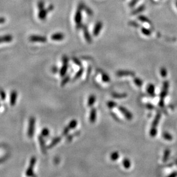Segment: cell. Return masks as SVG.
Here are the masks:
<instances>
[{
	"instance_id": "48",
	"label": "cell",
	"mask_w": 177,
	"mask_h": 177,
	"mask_svg": "<svg viewBox=\"0 0 177 177\" xmlns=\"http://www.w3.org/2000/svg\"><path fill=\"white\" fill-rule=\"evenodd\" d=\"M113 115V118H115V119H116V120H117V117L116 116V115H115V113H114V114L113 113V115Z\"/></svg>"
},
{
	"instance_id": "21",
	"label": "cell",
	"mask_w": 177,
	"mask_h": 177,
	"mask_svg": "<svg viewBox=\"0 0 177 177\" xmlns=\"http://www.w3.org/2000/svg\"><path fill=\"white\" fill-rule=\"evenodd\" d=\"M170 152H171V151L169 149H166L164 151V154H163V158H162V160L163 162H166L168 160V159L170 156Z\"/></svg>"
},
{
	"instance_id": "20",
	"label": "cell",
	"mask_w": 177,
	"mask_h": 177,
	"mask_svg": "<svg viewBox=\"0 0 177 177\" xmlns=\"http://www.w3.org/2000/svg\"><path fill=\"white\" fill-rule=\"evenodd\" d=\"M38 140H39V142H40V146H41V150H42V151L43 153H46V147H45V143H44V141L43 140V138H42V135L41 136H40L38 137Z\"/></svg>"
},
{
	"instance_id": "1",
	"label": "cell",
	"mask_w": 177,
	"mask_h": 177,
	"mask_svg": "<svg viewBox=\"0 0 177 177\" xmlns=\"http://www.w3.org/2000/svg\"><path fill=\"white\" fill-rule=\"evenodd\" d=\"M161 116L162 115L160 113H158L155 116L154 119L152 123L151 128L150 130V135L152 138L156 137L157 134V126L161 118Z\"/></svg>"
},
{
	"instance_id": "47",
	"label": "cell",
	"mask_w": 177,
	"mask_h": 177,
	"mask_svg": "<svg viewBox=\"0 0 177 177\" xmlns=\"http://www.w3.org/2000/svg\"><path fill=\"white\" fill-rule=\"evenodd\" d=\"M177 176V172L176 171L172 172L171 174L168 175V176Z\"/></svg>"
},
{
	"instance_id": "7",
	"label": "cell",
	"mask_w": 177,
	"mask_h": 177,
	"mask_svg": "<svg viewBox=\"0 0 177 177\" xmlns=\"http://www.w3.org/2000/svg\"><path fill=\"white\" fill-rule=\"evenodd\" d=\"M36 158L33 157L31 158L28 169L26 171V175L27 176H32L33 175V167L36 163Z\"/></svg>"
},
{
	"instance_id": "12",
	"label": "cell",
	"mask_w": 177,
	"mask_h": 177,
	"mask_svg": "<svg viewBox=\"0 0 177 177\" xmlns=\"http://www.w3.org/2000/svg\"><path fill=\"white\" fill-rule=\"evenodd\" d=\"M13 40V36L11 34H6L5 36H0V43L10 42Z\"/></svg>"
},
{
	"instance_id": "23",
	"label": "cell",
	"mask_w": 177,
	"mask_h": 177,
	"mask_svg": "<svg viewBox=\"0 0 177 177\" xmlns=\"http://www.w3.org/2000/svg\"><path fill=\"white\" fill-rule=\"evenodd\" d=\"M60 140H61V138H60V137H57V138H56L54 139H53V140L52 141V142H51V143L49 144V145L47 147V148H52L53 146H54L56 144H57L59 142H60Z\"/></svg>"
},
{
	"instance_id": "25",
	"label": "cell",
	"mask_w": 177,
	"mask_h": 177,
	"mask_svg": "<svg viewBox=\"0 0 177 177\" xmlns=\"http://www.w3.org/2000/svg\"><path fill=\"white\" fill-rule=\"evenodd\" d=\"M96 101V97L95 95H92L89 96V99H88V105L89 107H91L93 105V104H94V103Z\"/></svg>"
},
{
	"instance_id": "26",
	"label": "cell",
	"mask_w": 177,
	"mask_h": 177,
	"mask_svg": "<svg viewBox=\"0 0 177 177\" xmlns=\"http://www.w3.org/2000/svg\"><path fill=\"white\" fill-rule=\"evenodd\" d=\"M123 165L125 168L129 169L131 167V165L130 160L128 158H125L123 160Z\"/></svg>"
},
{
	"instance_id": "10",
	"label": "cell",
	"mask_w": 177,
	"mask_h": 177,
	"mask_svg": "<svg viewBox=\"0 0 177 177\" xmlns=\"http://www.w3.org/2000/svg\"><path fill=\"white\" fill-rule=\"evenodd\" d=\"M68 60L67 57H64L63 58V66L60 70V76L62 77H63L67 72V71L68 69Z\"/></svg>"
},
{
	"instance_id": "42",
	"label": "cell",
	"mask_w": 177,
	"mask_h": 177,
	"mask_svg": "<svg viewBox=\"0 0 177 177\" xmlns=\"http://www.w3.org/2000/svg\"><path fill=\"white\" fill-rule=\"evenodd\" d=\"M0 94H1V97L2 99H3V100H4L5 98V96H6L5 93L4 92V91H0Z\"/></svg>"
},
{
	"instance_id": "24",
	"label": "cell",
	"mask_w": 177,
	"mask_h": 177,
	"mask_svg": "<svg viewBox=\"0 0 177 177\" xmlns=\"http://www.w3.org/2000/svg\"><path fill=\"white\" fill-rule=\"evenodd\" d=\"M162 137L167 141H171L173 139V137H172V135L170 133H167V132H164L162 134Z\"/></svg>"
},
{
	"instance_id": "27",
	"label": "cell",
	"mask_w": 177,
	"mask_h": 177,
	"mask_svg": "<svg viewBox=\"0 0 177 177\" xmlns=\"http://www.w3.org/2000/svg\"><path fill=\"white\" fill-rule=\"evenodd\" d=\"M134 82L135 84V85L139 87H141L143 85V81L139 78H134Z\"/></svg>"
},
{
	"instance_id": "19",
	"label": "cell",
	"mask_w": 177,
	"mask_h": 177,
	"mask_svg": "<svg viewBox=\"0 0 177 177\" xmlns=\"http://www.w3.org/2000/svg\"><path fill=\"white\" fill-rule=\"evenodd\" d=\"M17 92L16 91H14L11 93V105H15L16 104V99H17Z\"/></svg>"
},
{
	"instance_id": "30",
	"label": "cell",
	"mask_w": 177,
	"mask_h": 177,
	"mask_svg": "<svg viewBox=\"0 0 177 177\" xmlns=\"http://www.w3.org/2000/svg\"><path fill=\"white\" fill-rule=\"evenodd\" d=\"M141 31L142 32V33L143 34H145V36H149L151 34V31L149 29L146 28H142V29H141Z\"/></svg>"
},
{
	"instance_id": "32",
	"label": "cell",
	"mask_w": 177,
	"mask_h": 177,
	"mask_svg": "<svg viewBox=\"0 0 177 177\" xmlns=\"http://www.w3.org/2000/svg\"><path fill=\"white\" fill-rule=\"evenodd\" d=\"M138 19L141 21H142V22H143V23H150L151 22H150V21L149 20V19L147 18V17H145V16H139V17H138Z\"/></svg>"
},
{
	"instance_id": "6",
	"label": "cell",
	"mask_w": 177,
	"mask_h": 177,
	"mask_svg": "<svg viewBox=\"0 0 177 177\" xmlns=\"http://www.w3.org/2000/svg\"><path fill=\"white\" fill-rule=\"evenodd\" d=\"M29 41L32 42H45L47 41L46 37L41 36L32 35L29 38Z\"/></svg>"
},
{
	"instance_id": "46",
	"label": "cell",
	"mask_w": 177,
	"mask_h": 177,
	"mask_svg": "<svg viewBox=\"0 0 177 177\" xmlns=\"http://www.w3.org/2000/svg\"><path fill=\"white\" fill-rule=\"evenodd\" d=\"M6 20L5 18H3V17H0V24H4L5 23Z\"/></svg>"
},
{
	"instance_id": "11",
	"label": "cell",
	"mask_w": 177,
	"mask_h": 177,
	"mask_svg": "<svg viewBox=\"0 0 177 177\" xmlns=\"http://www.w3.org/2000/svg\"><path fill=\"white\" fill-rule=\"evenodd\" d=\"M64 38L65 35L62 33H56L51 36V39L53 41H62Z\"/></svg>"
},
{
	"instance_id": "22",
	"label": "cell",
	"mask_w": 177,
	"mask_h": 177,
	"mask_svg": "<svg viewBox=\"0 0 177 177\" xmlns=\"http://www.w3.org/2000/svg\"><path fill=\"white\" fill-rule=\"evenodd\" d=\"M119 156H120V155L119 152H118L117 151H114L111 154L110 158L112 161H116L118 159V158H119Z\"/></svg>"
},
{
	"instance_id": "13",
	"label": "cell",
	"mask_w": 177,
	"mask_h": 177,
	"mask_svg": "<svg viewBox=\"0 0 177 177\" xmlns=\"http://www.w3.org/2000/svg\"><path fill=\"white\" fill-rule=\"evenodd\" d=\"M83 30H84V36L86 41L88 43L92 42V37L90 35V33L88 30L87 27H86V26L83 27Z\"/></svg>"
},
{
	"instance_id": "43",
	"label": "cell",
	"mask_w": 177,
	"mask_h": 177,
	"mask_svg": "<svg viewBox=\"0 0 177 177\" xmlns=\"http://www.w3.org/2000/svg\"><path fill=\"white\" fill-rule=\"evenodd\" d=\"M146 107L148 109H153L154 108V106L152 104H146Z\"/></svg>"
},
{
	"instance_id": "8",
	"label": "cell",
	"mask_w": 177,
	"mask_h": 177,
	"mask_svg": "<svg viewBox=\"0 0 177 177\" xmlns=\"http://www.w3.org/2000/svg\"><path fill=\"white\" fill-rule=\"evenodd\" d=\"M82 9L80 7H79L75 15V21L77 25L81 24L82 23Z\"/></svg>"
},
{
	"instance_id": "41",
	"label": "cell",
	"mask_w": 177,
	"mask_h": 177,
	"mask_svg": "<svg viewBox=\"0 0 177 177\" xmlns=\"http://www.w3.org/2000/svg\"><path fill=\"white\" fill-rule=\"evenodd\" d=\"M158 105L161 107H163L164 105V99H160L159 103H158Z\"/></svg>"
},
{
	"instance_id": "44",
	"label": "cell",
	"mask_w": 177,
	"mask_h": 177,
	"mask_svg": "<svg viewBox=\"0 0 177 177\" xmlns=\"http://www.w3.org/2000/svg\"><path fill=\"white\" fill-rule=\"evenodd\" d=\"M138 1H139V0H132V1L130 3V6L131 7H134L137 3V2Z\"/></svg>"
},
{
	"instance_id": "3",
	"label": "cell",
	"mask_w": 177,
	"mask_h": 177,
	"mask_svg": "<svg viewBox=\"0 0 177 177\" xmlns=\"http://www.w3.org/2000/svg\"><path fill=\"white\" fill-rule=\"evenodd\" d=\"M34 124H35V119L33 117H30L29 123V128L28 131V135L29 138H32L34 134Z\"/></svg>"
},
{
	"instance_id": "9",
	"label": "cell",
	"mask_w": 177,
	"mask_h": 177,
	"mask_svg": "<svg viewBox=\"0 0 177 177\" xmlns=\"http://www.w3.org/2000/svg\"><path fill=\"white\" fill-rule=\"evenodd\" d=\"M103 28V23L101 21H98L95 25L93 30V34L94 36H97Z\"/></svg>"
},
{
	"instance_id": "49",
	"label": "cell",
	"mask_w": 177,
	"mask_h": 177,
	"mask_svg": "<svg viewBox=\"0 0 177 177\" xmlns=\"http://www.w3.org/2000/svg\"><path fill=\"white\" fill-rule=\"evenodd\" d=\"M176 8H177V0H176Z\"/></svg>"
},
{
	"instance_id": "31",
	"label": "cell",
	"mask_w": 177,
	"mask_h": 177,
	"mask_svg": "<svg viewBox=\"0 0 177 177\" xmlns=\"http://www.w3.org/2000/svg\"><path fill=\"white\" fill-rule=\"evenodd\" d=\"M107 106L109 108L112 109L117 106V103L114 101H109L107 102Z\"/></svg>"
},
{
	"instance_id": "17",
	"label": "cell",
	"mask_w": 177,
	"mask_h": 177,
	"mask_svg": "<svg viewBox=\"0 0 177 177\" xmlns=\"http://www.w3.org/2000/svg\"><path fill=\"white\" fill-rule=\"evenodd\" d=\"M111 95L115 99H124L127 97V94L126 93H120L114 92V93H112Z\"/></svg>"
},
{
	"instance_id": "28",
	"label": "cell",
	"mask_w": 177,
	"mask_h": 177,
	"mask_svg": "<svg viewBox=\"0 0 177 177\" xmlns=\"http://www.w3.org/2000/svg\"><path fill=\"white\" fill-rule=\"evenodd\" d=\"M145 9V5H141V6H140L139 8H138L137 9H136L135 10H134V11L133 12L132 14H133V15H137V14H138V13H139L143 12Z\"/></svg>"
},
{
	"instance_id": "14",
	"label": "cell",
	"mask_w": 177,
	"mask_h": 177,
	"mask_svg": "<svg viewBox=\"0 0 177 177\" xmlns=\"http://www.w3.org/2000/svg\"><path fill=\"white\" fill-rule=\"evenodd\" d=\"M96 120V109L95 108H92L91 110L89 115V121L91 123H93Z\"/></svg>"
},
{
	"instance_id": "39",
	"label": "cell",
	"mask_w": 177,
	"mask_h": 177,
	"mask_svg": "<svg viewBox=\"0 0 177 177\" xmlns=\"http://www.w3.org/2000/svg\"><path fill=\"white\" fill-rule=\"evenodd\" d=\"M70 76H67V77H66L64 79V80H63V82H62V86H64L68 82V80H70Z\"/></svg>"
},
{
	"instance_id": "34",
	"label": "cell",
	"mask_w": 177,
	"mask_h": 177,
	"mask_svg": "<svg viewBox=\"0 0 177 177\" xmlns=\"http://www.w3.org/2000/svg\"><path fill=\"white\" fill-rule=\"evenodd\" d=\"M77 125H78L77 121L76 120H73L70 123L68 127L70 128V129H74L76 127Z\"/></svg>"
},
{
	"instance_id": "2",
	"label": "cell",
	"mask_w": 177,
	"mask_h": 177,
	"mask_svg": "<svg viewBox=\"0 0 177 177\" xmlns=\"http://www.w3.org/2000/svg\"><path fill=\"white\" fill-rule=\"evenodd\" d=\"M117 109L121 111V112L125 116V117L126 118L127 120L131 121L133 119V114L127 108H126L125 107H124L123 106L120 105V106L117 107Z\"/></svg>"
},
{
	"instance_id": "45",
	"label": "cell",
	"mask_w": 177,
	"mask_h": 177,
	"mask_svg": "<svg viewBox=\"0 0 177 177\" xmlns=\"http://www.w3.org/2000/svg\"><path fill=\"white\" fill-rule=\"evenodd\" d=\"M53 9H54L53 5H50L48 7V8H47V10H48V12H50V11H53Z\"/></svg>"
},
{
	"instance_id": "40",
	"label": "cell",
	"mask_w": 177,
	"mask_h": 177,
	"mask_svg": "<svg viewBox=\"0 0 177 177\" xmlns=\"http://www.w3.org/2000/svg\"><path fill=\"white\" fill-rule=\"evenodd\" d=\"M70 130V128L68 126L67 127H66V128L64 129L63 132V135H64V136L67 135L68 134V133H69Z\"/></svg>"
},
{
	"instance_id": "16",
	"label": "cell",
	"mask_w": 177,
	"mask_h": 177,
	"mask_svg": "<svg viewBox=\"0 0 177 177\" xmlns=\"http://www.w3.org/2000/svg\"><path fill=\"white\" fill-rule=\"evenodd\" d=\"M79 7H80L82 10H84L88 15L92 16L93 15L92 11L89 7L86 6L84 4H83V3L80 4L79 5Z\"/></svg>"
},
{
	"instance_id": "18",
	"label": "cell",
	"mask_w": 177,
	"mask_h": 177,
	"mask_svg": "<svg viewBox=\"0 0 177 177\" xmlns=\"http://www.w3.org/2000/svg\"><path fill=\"white\" fill-rule=\"evenodd\" d=\"M155 86L152 84H150L147 87V91L149 95L151 96H154L155 95Z\"/></svg>"
},
{
	"instance_id": "5",
	"label": "cell",
	"mask_w": 177,
	"mask_h": 177,
	"mask_svg": "<svg viewBox=\"0 0 177 177\" xmlns=\"http://www.w3.org/2000/svg\"><path fill=\"white\" fill-rule=\"evenodd\" d=\"M168 88H169V83L168 81H164L163 83V87L162 91L160 93V99H164L165 97L167 96L168 93Z\"/></svg>"
},
{
	"instance_id": "15",
	"label": "cell",
	"mask_w": 177,
	"mask_h": 177,
	"mask_svg": "<svg viewBox=\"0 0 177 177\" xmlns=\"http://www.w3.org/2000/svg\"><path fill=\"white\" fill-rule=\"evenodd\" d=\"M48 13V11L47 9H45L44 8L41 10H40L38 15V17L39 19L41 20H44L45 19H46Z\"/></svg>"
},
{
	"instance_id": "33",
	"label": "cell",
	"mask_w": 177,
	"mask_h": 177,
	"mask_svg": "<svg viewBox=\"0 0 177 177\" xmlns=\"http://www.w3.org/2000/svg\"><path fill=\"white\" fill-rule=\"evenodd\" d=\"M160 74L162 78H166L167 75V70L164 67H162L160 68Z\"/></svg>"
},
{
	"instance_id": "36",
	"label": "cell",
	"mask_w": 177,
	"mask_h": 177,
	"mask_svg": "<svg viewBox=\"0 0 177 177\" xmlns=\"http://www.w3.org/2000/svg\"><path fill=\"white\" fill-rule=\"evenodd\" d=\"M49 134V131L48 129H44L41 133L42 137H47Z\"/></svg>"
},
{
	"instance_id": "29",
	"label": "cell",
	"mask_w": 177,
	"mask_h": 177,
	"mask_svg": "<svg viewBox=\"0 0 177 177\" xmlns=\"http://www.w3.org/2000/svg\"><path fill=\"white\" fill-rule=\"evenodd\" d=\"M101 79H102L103 81L105 83H108L110 82L109 77L105 73H102L101 74Z\"/></svg>"
},
{
	"instance_id": "38",
	"label": "cell",
	"mask_w": 177,
	"mask_h": 177,
	"mask_svg": "<svg viewBox=\"0 0 177 177\" xmlns=\"http://www.w3.org/2000/svg\"><path fill=\"white\" fill-rule=\"evenodd\" d=\"M72 60H73V61L74 62V63H75L76 64H77L78 66H82L81 62H80L79 60H78V59L77 58H76V57H73V58H72Z\"/></svg>"
},
{
	"instance_id": "4",
	"label": "cell",
	"mask_w": 177,
	"mask_h": 177,
	"mask_svg": "<svg viewBox=\"0 0 177 177\" xmlns=\"http://www.w3.org/2000/svg\"><path fill=\"white\" fill-rule=\"evenodd\" d=\"M116 75L118 77H123V76L134 77L135 76V73L133 71H130L120 70L116 72Z\"/></svg>"
},
{
	"instance_id": "37",
	"label": "cell",
	"mask_w": 177,
	"mask_h": 177,
	"mask_svg": "<svg viewBox=\"0 0 177 177\" xmlns=\"http://www.w3.org/2000/svg\"><path fill=\"white\" fill-rule=\"evenodd\" d=\"M37 7H38L39 11L44 9V2L42 1H40L37 4Z\"/></svg>"
},
{
	"instance_id": "35",
	"label": "cell",
	"mask_w": 177,
	"mask_h": 177,
	"mask_svg": "<svg viewBox=\"0 0 177 177\" xmlns=\"http://www.w3.org/2000/svg\"><path fill=\"white\" fill-rule=\"evenodd\" d=\"M83 72V68H82V69H80V70H79V72H78V73L76 74V75H75V77H74V80H76V79H79V78L82 76V75Z\"/></svg>"
}]
</instances>
